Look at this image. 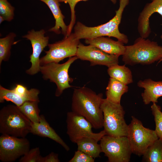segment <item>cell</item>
Instances as JSON below:
<instances>
[{
    "mask_svg": "<svg viewBox=\"0 0 162 162\" xmlns=\"http://www.w3.org/2000/svg\"><path fill=\"white\" fill-rule=\"evenodd\" d=\"M102 93L97 94L85 87L74 89L72 98V111L84 117L98 129L103 127V114L101 105Z\"/></svg>",
    "mask_w": 162,
    "mask_h": 162,
    "instance_id": "obj_1",
    "label": "cell"
},
{
    "mask_svg": "<svg viewBox=\"0 0 162 162\" xmlns=\"http://www.w3.org/2000/svg\"><path fill=\"white\" fill-rule=\"evenodd\" d=\"M130 0H119V6L116 11L115 16L107 22L93 27L87 26L82 23L77 22L74 27L73 33L75 38L81 39H91L101 36L113 37L118 40L127 44L128 42L127 36L121 33L118 29L124 10L128 5Z\"/></svg>",
    "mask_w": 162,
    "mask_h": 162,
    "instance_id": "obj_2",
    "label": "cell"
},
{
    "mask_svg": "<svg viewBox=\"0 0 162 162\" xmlns=\"http://www.w3.org/2000/svg\"><path fill=\"white\" fill-rule=\"evenodd\" d=\"M141 37L134 44L125 46L122 61L127 64H149L159 61L162 58V46L156 42Z\"/></svg>",
    "mask_w": 162,
    "mask_h": 162,
    "instance_id": "obj_3",
    "label": "cell"
},
{
    "mask_svg": "<svg viewBox=\"0 0 162 162\" xmlns=\"http://www.w3.org/2000/svg\"><path fill=\"white\" fill-rule=\"evenodd\" d=\"M32 123L16 105H8L0 111L2 134L25 137L31 133Z\"/></svg>",
    "mask_w": 162,
    "mask_h": 162,
    "instance_id": "obj_4",
    "label": "cell"
},
{
    "mask_svg": "<svg viewBox=\"0 0 162 162\" xmlns=\"http://www.w3.org/2000/svg\"><path fill=\"white\" fill-rule=\"evenodd\" d=\"M101 108L103 114V127L106 135L127 136L128 125L125 121V112L120 103H114L104 98Z\"/></svg>",
    "mask_w": 162,
    "mask_h": 162,
    "instance_id": "obj_5",
    "label": "cell"
},
{
    "mask_svg": "<svg viewBox=\"0 0 162 162\" xmlns=\"http://www.w3.org/2000/svg\"><path fill=\"white\" fill-rule=\"evenodd\" d=\"M77 59L75 56L70 57L62 64L51 62L40 66V72L43 78L46 80H49L56 85L55 94L56 97L60 96L65 89L72 87L69 83L73 81V79L69 76V70L72 63Z\"/></svg>",
    "mask_w": 162,
    "mask_h": 162,
    "instance_id": "obj_6",
    "label": "cell"
},
{
    "mask_svg": "<svg viewBox=\"0 0 162 162\" xmlns=\"http://www.w3.org/2000/svg\"><path fill=\"white\" fill-rule=\"evenodd\" d=\"M127 137L132 153L139 156L159 138L155 130L145 127L141 121L133 116L128 125Z\"/></svg>",
    "mask_w": 162,
    "mask_h": 162,
    "instance_id": "obj_7",
    "label": "cell"
},
{
    "mask_svg": "<svg viewBox=\"0 0 162 162\" xmlns=\"http://www.w3.org/2000/svg\"><path fill=\"white\" fill-rule=\"evenodd\" d=\"M102 152L109 162H129L132 153L127 136L104 135L100 140Z\"/></svg>",
    "mask_w": 162,
    "mask_h": 162,
    "instance_id": "obj_8",
    "label": "cell"
},
{
    "mask_svg": "<svg viewBox=\"0 0 162 162\" xmlns=\"http://www.w3.org/2000/svg\"><path fill=\"white\" fill-rule=\"evenodd\" d=\"M80 43V40L71 33L61 40L48 44V50L45 51V55L40 58V66L51 62L59 63L66 58L76 56Z\"/></svg>",
    "mask_w": 162,
    "mask_h": 162,
    "instance_id": "obj_9",
    "label": "cell"
},
{
    "mask_svg": "<svg viewBox=\"0 0 162 162\" xmlns=\"http://www.w3.org/2000/svg\"><path fill=\"white\" fill-rule=\"evenodd\" d=\"M66 122L67 134L73 143H76L83 137L92 138L99 141L106 135L104 130L98 133H93L92 124L83 116L72 111L67 113Z\"/></svg>",
    "mask_w": 162,
    "mask_h": 162,
    "instance_id": "obj_10",
    "label": "cell"
},
{
    "mask_svg": "<svg viewBox=\"0 0 162 162\" xmlns=\"http://www.w3.org/2000/svg\"><path fill=\"white\" fill-rule=\"evenodd\" d=\"M30 143L25 137L2 134L0 136V160L12 162L23 156L30 150Z\"/></svg>",
    "mask_w": 162,
    "mask_h": 162,
    "instance_id": "obj_11",
    "label": "cell"
},
{
    "mask_svg": "<svg viewBox=\"0 0 162 162\" xmlns=\"http://www.w3.org/2000/svg\"><path fill=\"white\" fill-rule=\"evenodd\" d=\"M78 59L89 61L90 65H104L109 67L118 63L119 56L107 53L94 46H85L80 43L76 56Z\"/></svg>",
    "mask_w": 162,
    "mask_h": 162,
    "instance_id": "obj_12",
    "label": "cell"
},
{
    "mask_svg": "<svg viewBox=\"0 0 162 162\" xmlns=\"http://www.w3.org/2000/svg\"><path fill=\"white\" fill-rule=\"evenodd\" d=\"M45 31L43 29L35 31L34 29L29 31L22 36L31 42L32 53L30 56L31 67L26 71L30 75H34L40 71V56L44 48L48 45L49 38L45 36Z\"/></svg>",
    "mask_w": 162,
    "mask_h": 162,
    "instance_id": "obj_13",
    "label": "cell"
},
{
    "mask_svg": "<svg viewBox=\"0 0 162 162\" xmlns=\"http://www.w3.org/2000/svg\"><path fill=\"white\" fill-rule=\"evenodd\" d=\"M39 93L40 91L37 89L32 88L28 90L24 85L17 84L11 90L2 88L0 90V99L2 102L11 101L19 107L26 101H40Z\"/></svg>",
    "mask_w": 162,
    "mask_h": 162,
    "instance_id": "obj_14",
    "label": "cell"
},
{
    "mask_svg": "<svg viewBox=\"0 0 162 162\" xmlns=\"http://www.w3.org/2000/svg\"><path fill=\"white\" fill-rule=\"evenodd\" d=\"M157 13L162 17V0H153L146 4L140 13L138 19V31L140 37L146 38L151 33L149 18Z\"/></svg>",
    "mask_w": 162,
    "mask_h": 162,
    "instance_id": "obj_15",
    "label": "cell"
},
{
    "mask_svg": "<svg viewBox=\"0 0 162 162\" xmlns=\"http://www.w3.org/2000/svg\"><path fill=\"white\" fill-rule=\"evenodd\" d=\"M31 133L53 140L60 144L67 151L70 149L69 146L50 126L43 115H40L39 122L32 123Z\"/></svg>",
    "mask_w": 162,
    "mask_h": 162,
    "instance_id": "obj_16",
    "label": "cell"
},
{
    "mask_svg": "<svg viewBox=\"0 0 162 162\" xmlns=\"http://www.w3.org/2000/svg\"><path fill=\"white\" fill-rule=\"evenodd\" d=\"M85 43L96 46L105 52L111 55L119 56L123 55L125 50L124 44L104 36L91 39H86Z\"/></svg>",
    "mask_w": 162,
    "mask_h": 162,
    "instance_id": "obj_17",
    "label": "cell"
},
{
    "mask_svg": "<svg viewBox=\"0 0 162 162\" xmlns=\"http://www.w3.org/2000/svg\"><path fill=\"white\" fill-rule=\"evenodd\" d=\"M139 87L144 88L141 94L143 101L145 104L152 102H158V99L162 96V81H155L150 79L140 80L137 83Z\"/></svg>",
    "mask_w": 162,
    "mask_h": 162,
    "instance_id": "obj_18",
    "label": "cell"
},
{
    "mask_svg": "<svg viewBox=\"0 0 162 162\" xmlns=\"http://www.w3.org/2000/svg\"><path fill=\"white\" fill-rule=\"evenodd\" d=\"M45 3L49 7L55 20V26L50 28L49 31L59 34L61 32L65 37L67 33L68 26L65 24L62 14L60 8L59 0H39Z\"/></svg>",
    "mask_w": 162,
    "mask_h": 162,
    "instance_id": "obj_19",
    "label": "cell"
},
{
    "mask_svg": "<svg viewBox=\"0 0 162 162\" xmlns=\"http://www.w3.org/2000/svg\"><path fill=\"white\" fill-rule=\"evenodd\" d=\"M128 89L127 85L110 77L106 88V99L113 103L120 104L122 96L128 92Z\"/></svg>",
    "mask_w": 162,
    "mask_h": 162,
    "instance_id": "obj_20",
    "label": "cell"
},
{
    "mask_svg": "<svg viewBox=\"0 0 162 162\" xmlns=\"http://www.w3.org/2000/svg\"><path fill=\"white\" fill-rule=\"evenodd\" d=\"M98 141L91 137H83L77 140L76 143L77 150L80 151L94 158L100 157V154L102 152Z\"/></svg>",
    "mask_w": 162,
    "mask_h": 162,
    "instance_id": "obj_21",
    "label": "cell"
},
{
    "mask_svg": "<svg viewBox=\"0 0 162 162\" xmlns=\"http://www.w3.org/2000/svg\"><path fill=\"white\" fill-rule=\"evenodd\" d=\"M107 71L110 77L115 79L125 85L133 82L131 71L125 64H114L108 67Z\"/></svg>",
    "mask_w": 162,
    "mask_h": 162,
    "instance_id": "obj_22",
    "label": "cell"
},
{
    "mask_svg": "<svg viewBox=\"0 0 162 162\" xmlns=\"http://www.w3.org/2000/svg\"><path fill=\"white\" fill-rule=\"evenodd\" d=\"M142 160L146 162H162V140L154 141L143 154Z\"/></svg>",
    "mask_w": 162,
    "mask_h": 162,
    "instance_id": "obj_23",
    "label": "cell"
},
{
    "mask_svg": "<svg viewBox=\"0 0 162 162\" xmlns=\"http://www.w3.org/2000/svg\"><path fill=\"white\" fill-rule=\"evenodd\" d=\"M38 101H26L18 107L22 112L32 122H39L40 115Z\"/></svg>",
    "mask_w": 162,
    "mask_h": 162,
    "instance_id": "obj_24",
    "label": "cell"
},
{
    "mask_svg": "<svg viewBox=\"0 0 162 162\" xmlns=\"http://www.w3.org/2000/svg\"><path fill=\"white\" fill-rule=\"evenodd\" d=\"M16 35L10 32L4 37L0 38V65L3 61H8L10 56V50Z\"/></svg>",
    "mask_w": 162,
    "mask_h": 162,
    "instance_id": "obj_25",
    "label": "cell"
},
{
    "mask_svg": "<svg viewBox=\"0 0 162 162\" xmlns=\"http://www.w3.org/2000/svg\"><path fill=\"white\" fill-rule=\"evenodd\" d=\"M155 124V131L159 138L162 140V112L160 106L153 103L151 106Z\"/></svg>",
    "mask_w": 162,
    "mask_h": 162,
    "instance_id": "obj_26",
    "label": "cell"
},
{
    "mask_svg": "<svg viewBox=\"0 0 162 162\" xmlns=\"http://www.w3.org/2000/svg\"><path fill=\"white\" fill-rule=\"evenodd\" d=\"M14 9L8 0H0V15L5 21L10 22L13 19Z\"/></svg>",
    "mask_w": 162,
    "mask_h": 162,
    "instance_id": "obj_27",
    "label": "cell"
},
{
    "mask_svg": "<svg viewBox=\"0 0 162 162\" xmlns=\"http://www.w3.org/2000/svg\"><path fill=\"white\" fill-rule=\"evenodd\" d=\"M87 0H64L62 2L68 3L70 8L71 11V20L68 26L67 35H69L71 33L74 26L75 23L76 16L75 15V8L77 3L81 1H86ZM113 4H115L117 0H110Z\"/></svg>",
    "mask_w": 162,
    "mask_h": 162,
    "instance_id": "obj_28",
    "label": "cell"
},
{
    "mask_svg": "<svg viewBox=\"0 0 162 162\" xmlns=\"http://www.w3.org/2000/svg\"><path fill=\"white\" fill-rule=\"evenodd\" d=\"M41 156L39 147L31 149L22 156L19 160L20 162H39Z\"/></svg>",
    "mask_w": 162,
    "mask_h": 162,
    "instance_id": "obj_29",
    "label": "cell"
},
{
    "mask_svg": "<svg viewBox=\"0 0 162 162\" xmlns=\"http://www.w3.org/2000/svg\"><path fill=\"white\" fill-rule=\"evenodd\" d=\"M94 158L79 150L75 152L73 157L69 162H94Z\"/></svg>",
    "mask_w": 162,
    "mask_h": 162,
    "instance_id": "obj_30",
    "label": "cell"
},
{
    "mask_svg": "<svg viewBox=\"0 0 162 162\" xmlns=\"http://www.w3.org/2000/svg\"><path fill=\"white\" fill-rule=\"evenodd\" d=\"M58 154L52 152L44 157L41 156L39 162H59Z\"/></svg>",
    "mask_w": 162,
    "mask_h": 162,
    "instance_id": "obj_31",
    "label": "cell"
},
{
    "mask_svg": "<svg viewBox=\"0 0 162 162\" xmlns=\"http://www.w3.org/2000/svg\"><path fill=\"white\" fill-rule=\"evenodd\" d=\"M5 21L4 18L0 15V24H1L3 21Z\"/></svg>",
    "mask_w": 162,
    "mask_h": 162,
    "instance_id": "obj_32",
    "label": "cell"
},
{
    "mask_svg": "<svg viewBox=\"0 0 162 162\" xmlns=\"http://www.w3.org/2000/svg\"><path fill=\"white\" fill-rule=\"evenodd\" d=\"M160 38L162 39V34H161L160 36ZM161 61H162V58H161V59L158 62V64L160 62H161Z\"/></svg>",
    "mask_w": 162,
    "mask_h": 162,
    "instance_id": "obj_33",
    "label": "cell"
},
{
    "mask_svg": "<svg viewBox=\"0 0 162 162\" xmlns=\"http://www.w3.org/2000/svg\"><path fill=\"white\" fill-rule=\"evenodd\" d=\"M64 0H59L60 2H62Z\"/></svg>",
    "mask_w": 162,
    "mask_h": 162,
    "instance_id": "obj_34",
    "label": "cell"
},
{
    "mask_svg": "<svg viewBox=\"0 0 162 162\" xmlns=\"http://www.w3.org/2000/svg\"></svg>",
    "mask_w": 162,
    "mask_h": 162,
    "instance_id": "obj_35",
    "label": "cell"
}]
</instances>
